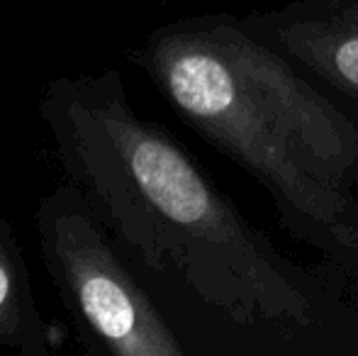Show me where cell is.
Listing matches in <instances>:
<instances>
[{
  "label": "cell",
  "instance_id": "cell-1",
  "mask_svg": "<svg viewBox=\"0 0 358 356\" xmlns=\"http://www.w3.org/2000/svg\"><path fill=\"white\" fill-rule=\"evenodd\" d=\"M39 115L69 180L146 269L239 325H310L305 293L268 244L169 134L137 118L115 69L52 81Z\"/></svg>",
  "mask_w": 358,
  "mask_h": 356
},
{
  "label": "cell",
  "instance_id": "cell-2",
  "mask_svg": "<svg viewBox=\"0 0 358 356\" xmlns=\"http://www.w3.org/2000/svg\"><path fill=\"white\" fill-rule=\"evenodd\" d=\"M132 57L185 122L287 213L356 242L346 215L358 129L278 54L229 20H190L156 29Z\"/></svg>",
  "mask_w": 358,
  "mask_h": 356
},
{
  "label": "cell",
  "instance_id": "cell-3",
  "mask_svg": "<svg viewBox=\"0 0 358 356\" xmlns=\"http://www.w3.org/2000/svg\"><path fill=\"white\" fill-rule=\"evenodd\" d=\"M34 225L44 266L80 332L115 356L183 354L151 298L113 252L103 222L73 183L44 195Z\"/></svg>",
  "mask_w": 358,
  "mask_h": 356
},
{
  "label": "cell",
  "instance_id": "cell-4",
  "mask_svg": "<svg viewBox=\"0 0 358 356\" xmlns=\"http://www.w3.org/2000/svg\"><path fill=\"white\" fill-rule=\"evenodd\" d=\"M271 32L290 57L358 98V0H320L280 15Z\"/></svg>",
  "mask_w": 358,
  "mask_h": 356
},
{
  "label": "cell",
  "instance_id": "cell-5",
  "mask_svg": "<svg viewBox=\"0 0 358 356\" xmlns=\"http://www.w3.org/2000/svg\"><path fill=\"white\" fill-rule=\"evenodd\" d=\"M0 347L22 354L47 352L44 325L34 305L22 252L0 215Z\"/></svg>",
  "mask_w": 358,
  "mask_h": 356
}]
</instances>
